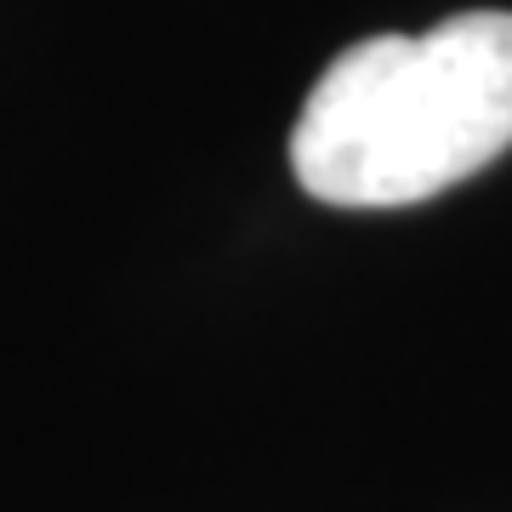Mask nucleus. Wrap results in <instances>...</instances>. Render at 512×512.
I'll list each match as a JSON object with an SVG mask.
<instances>
[{"label": "nucleus", "instance_id": "1", "mask_svg": "<svg viewBox=\"0 0 512 512\" xmlns=\"http://www.w3.org/2000/svg\"><path fill=\"white\" fill-rule=\"evenodd\" d=\"M512 148V12L427 35H370L336 57L291 131V171L348 211L421 205Z\"/></svg>", "mask_w": 512, "mask_h": 512}]
</instances>
